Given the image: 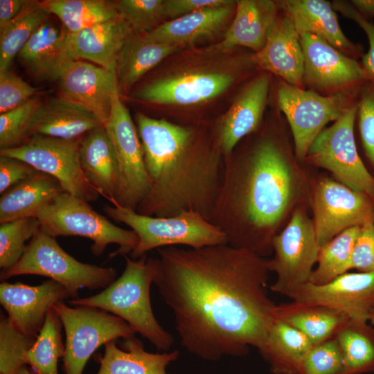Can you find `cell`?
I'll return each mask as SVG.
<instances>
[{
  "mask_svg": "<svg viewBox=\"0 0 374 374\" xmlns=\"http://www.w3.org/2000/svg\"><path fill=\"white\" fill-rule=\"evenodd\" d=\"M153 283L172 312L180 344L207 361L260 349L274 321L267 260L228 244L157 249Z\"/></svg>",
  "mask_w": 374,
  "mask_h": 374,
  "instance_id": "obj_1",
  "label": "cell"
},
{
  "mask_svg": "<svg viewBox=\"0 0 374 374\" xmlns=\"http://www.w3.org/2000/svg\"><path fill=\"white\" fill-rule=\"evenodd\" d=\"M209 221L228 244L266 258L273 240L299 207L310 209V174L296 156L283 114L263 123L224 158Z\"/></svg>",
  "mask_w": 374,
  "mask_h": 374,
  "instance_id": "obj_2",
  "label": "cell"
},
{
  "mask_svg": "<svg viewBox=\"0 0 374 374\" xmlns=\"http://www.w3.org/2000/svg\"><path fill=\"white\" fill-rule=\"evenodd\" d=\"M134 123L150 181L149 191L136 212L171 217L193 211L209 221L225 165L213 130L208 132L139 112Z\"/></svg>",
  "mask_w": 374,
  "mask_h": 374,
  "instance_id": "obj_3",
  "label": "cell"
},
{
  "mask_svg": "<svg viewBox=\"0 0 374 374\" xmlns=\"http://www.w3.org/2000/svg\"><path fill=\"white\" fill-rule=\"evenodd\" d=\"M124 257L125 266L122 274L108 287L96 295L69 299L68 303L112 313L124 320L158 350H168L174 339L159 324L152 311L150 289L153 278L147 255L138 259Z\"/></svg>",
  "mask_w": 374,
  "mask_h": 374,
  "instance_id": "obj_4",
  "label": "cell"
},
{
  "mask_svg": "<svg viewBox=\"0 0 374 374\" xmlns=\"http://www.w3.org/2000/svg\"><path fill=\"white\" fill-rule=\"evenodd\" d=\"M105 213L124 223L137 235L139 242L130 253L138 259L152 250L175 246L201 248L228 244L225 234L199 213L188 211L171 217H152L120 206L105 205Z\"/></svg>",
  "mask_w": 374,
  "mask_h": 374,
  "instance_id": "obj_5",
  "label": "cell"
},
{
  "mask_svg": "<svg viewBox=\"0 0 374 374\" xmlns=\"http://www.w3.org/2000/svg\"><path fill=\"white\" fill-rule=\"evenodd\" d=\"M41 229L52 237L80 236L90 239L91 253L100 256L111 244L118 245L112 254L131 253L139 242L136 234L114 225L105 216L96 212L89 202L65 191L35 215Z\"/></svg>",
  "mask_w": 374,
  "mask_h": 374,
  "instance_id": "obj_6",
  "label": "cell"
},
{
  "mask_svg": "<svg viewBox=\"0 0 374 374\" xmlns=\"http://www.w3.org/2000/svg\"><path fill=\"white\" fill-rule=\"evenodd\" d=\"M39 275L55 280L78 292L79 289H105L117 276L113 267L84 263L67 253L55 238L41 228L28 242L20 260L12 267L1 269V281L20 275Z\"/></svg>",
  "mask_w": 374,
  "mask_h": 374,
  "instance_id": "obj_7",
  "label": "cell"
},
{
  "mask_svg": "<svg viewBox=\"0 0 374 374\" xmlns=\"http://www.w3.org/2000/svg\"><path fill=\"white\" fill-rule=\"evenodd\" d=\"M360 87L323 96L277 78V109L287 123L296 156L301 163H303L312 143L326 125L337 120L357 101Z\"/></svg>",
  "mask_w": 374,
  "mask_h": 374,
  "instance_id": "obj_8",
  "label": "cell"
},
{
  "mask_svg": "<svg viewBox=\"0 0 374 374\" xmlns=\"http://www.w3.org/2000/svg\"><path fill=\"white\" fill-rule=\"evenodd\" d=\"M357 101L317 136L303 164L323 169L338 181L374 198V175L361 159L357 148Z\"/></svg>",
  "mask_w": 374,
  "mask_h": 374,
  "instance_id": "obj_9",
  "label": "cell"
},
{
  "mask_svg": "<svg viewBox=\"0 0 374 374\" xmlns=\"http://www.w3.org/2000/svg\"><path fill=\"white\" fill-rule=\"evenodd\" d=\"M60 317L65 333L64 374H82L93 353L107 342L134 337L135 332L120 317L84 305L74 308L63 301L52 308Z\"/></svg>",
  "mask_w": 374,
  "mask_h": 374,
  "instance_id": "obj_10",
  "label": "cell"
},
{
  "mask_svg": "<svg viewBox=\"0 0 374 374\" xmlns=\"http://www.w3.org/2000/svg\"><path fill=\"white\" fill-rule=\"evenodd\" d=\"M310 211L321 247L348 229L374 222V198L330 174H310Z\"/></svg>",
  "mask_w": 374,
  "mask_h": 374,
  "instance_id": "obj_11",
  "label": "cell"
},
{
  "mask_svg": "<svg viewBox=\"0 0 374 374\" xmlns=\"http://www.w3.org/2000/svg\"><path fill=\"white\" fill-rule=\"evenodd\" d=\"M310 210L298 208L273 240V258L267 260L269 271L276 275L272 292L289 297L309 282L320 249Z\"/></svg>",
  "mask_w": 374,
  "mask_h": 374,
  "instance_id": "obj_12",
  "label": "cell"
},
{
  "mask_svg": "<svg viewBox=\"0 0 374 374\" xmlns=\"http://www.w3.org/2000/svg\"><path fill=\"white\" fill-rule=\"evenodd\" d=\"M82 138L67 140L34 135L17 147L0 149V155L26 162L37 171L56 179L65 192L88 202H93L100 195L88 182L81 168Z\"/></svg>",
  "mask_w": 374,
  "mask_h": 374,
  "instance_id": "obj_13",
  "label": "cell"
},
{
  "mask_svg": "<svg viewBox=\"0 0 374 374\" xmlns=\"http://www.w3.org/2000/svg\"><path fill=\"white\" fill-rule=\"evenodd\" d=\"M104 126L118 162L117 206L136 210L147 195L150 181L136 124L120 99L119 89L114 93L111 114Z\"/></svg>",
  "mask_w": 374,
  "mask_h": 374,
  "instance_id": "obj_14",
  "label": "cell"
},
{
  "mask_svg": "<svg viewBox=\"0 0 374 374\" xmlns=\"http://www.w3.org/2000/svg\"><path fill=\"white\" fill-rule=\"evenodd\" d=\"M304 56L305 89L330 96L357 88L367 80L357 60L310 33H299Z\"/></svg>",
  "mask_w": 374,
  "mask_h": 374,
  "instance_id": "obj_15",
  "label": "cell"
},
{
  "mask_svg": "<svg viewBox=\"0 0 374 374\" xmlns=\"http://www.w3.org/2000/svg\"><path fill=\"white\" fill-rule=\"evenodd\" d=\"M78 293L52 279L35 286L2 281L0 303L15 328L22 334L36 339L53 306L64 300L78 298Z\"/></svg>",
  "mask_w": 374,
  "mask_h": 374,
  "instance_id": "obj_16",
  "label": "cell"
},
{
  "mask_svg": "<svg viewBox=\"0 0 374 374\" xmlns=\"http://www.w3.org/2000/svg\"><path fill=\"white\" fill-rule=\"evenodd\" d=\"M289 297L328 306L351 319L367 322L374 312V273L346 272L321 285L307 283Z\"/></svg>",
  "mask_w": 374,
  "mask_h": 374,
  "instance_id": "obj_17",
  "label": "cell"
},
{
  "mask_svg": "<svg viewBox=\"0 0 374 374\" xmlns=\"http://www.w3.org/2000/svg\"><path fill=\"white\" fill-rule=\"evenodd\" d=\"M231 73L198 71L163 77L146 84L133 94L137 100L159 104L188 105L220 95L234 82Z\"/></svg>",
  "mask_w": 374,
  "mask_h": 374,
  "instance_id": "obj_18",
  "label": "cell"
},
{
  "mask_svg": "<svg viewBox=\"0 0 374 374\" xmlns=\"http://www.w3.org/2000/svg\"><path fill=\"white\" fill-rule=\"evenodd\" d=\"M272 76L271 73L262 71L252 78L212 128L224 157L263 123Z\"/></svg>",
  "mask_w": 374,
  "mask_h": 374,
  "instance_id": "obj_19",
  "label": "cell"
},
{
  "mask_svg": "<svg viewBox=\"0 0 374 374\" xmlns=\"http://www.w3.org/2000/svg\"><path fill=\"white\" fill-rule=\"evenodd\" d=\"M60 96L88 109L103 124L112 112L117 75L100 66L78 60L59 80Z\"/></svg>",
  "mask_w": 374,
  "mask_h": 374,
  "instance_id": "obj_20",
  "label": "cell"
},
{
  "mask_svg": "<svg viewBox=\"0 0 374 374\" xmlns=\"http://www.w3.org/2000/svg\"><path fill=\"white\" fill-rule=\"evenodd\" d=\"M254 65L284 82L305 89L304 56L299 33L280 9L264 47L251 55Z\"/></svg>",
  "mask_w": 374,
  "mask_h": 374,
  "instance_id": "obj_21",
  "label": "cell"
},
{
  "mask_svg": "<svg viewBox=\"0 0 374 374\" xmlns=\"http://www.w3.org/2000/svg\"><path fill=\"white\" fill-rule=\"evenodd\" d=\"M29 75L39 81L61 78L75 61L69 42V33L47 21L32 35L18 54Z\"/></svg>",
  "mask_w": 374,
  "mask_h": 374,
  "instance_id": "obj_22",
  "label": "cell"
},
{
  "mask_svg": "<svg viewBox=\"0 0 374 374\" xmlns=\"http://www.w3.org/2000/svg\"><path fill=\"white\" fill-rule=\"evenodd\" d=\"M280 9L292 21L299 33H310L322 38L344 55L358 60L363 47L343 33L332 3L325 0H280Z\"/></svg>",
  "mask_w": 374,
  "mask_h": 374,
  "instance_id": "obj_23",
  "label": "cell"
},
{
  "mask_svg": "<svg viewBox=\"0 0 374 374\" xmlns=\"http://www.w3.org/2000/svg\"><path fill=\"white\" fill-rule=\"evenodd\" d=\"M134 35L126 21L118 16L76 33H69V42L76 60H88L116 73L118 56Z\"/></svg>",
  "mask_w": 374,
  "mask_h": 374,
  "instance_id": "obj_24",
  "label": "cell"
},
{
  "mask_svg": "<svg viewBox=\"0 0 374 374\" xmlns=\"http://www.w3.org/2000/svg\"><path fill=\"white\" fill-rule=\"evenodd\" d=\"M279 12L278 1H236L233 21L216 48L224 51L243 46L254 53L260 51L266 44Z\"/></svg>",
  "mask_w": 374,
  "mask_h": 374,
  "instance_id": "obj_25",
  "label": "cell"
},
{
  "mask_svg": "<svg viewBox=\"0 0 374 374\" xmlns=\"http://www.w3.org/2000/svg\"><path fill=\"white\" fill-rule=\"evenodd\" d=\"M80 162L88 182L113 206H117L118 168L115 150L104 125L81 139Z\"/></svg>",
  "mask_w": 374,
  "mask_h": 374,
  "instance_id": "obj_26",
  "label": "cell"
},
{
  "mask_svg": "<svg viewBox=\"0 0 374 374\" xmlns=\"http://www.w3.org/2000/svg\"><path fill=\"white\" fill-rule=\"evenodd\" d=\"M101 125V121L88 109L60 96L43 104L31 126L30 137L41 135L78 139Z\"/></svg>",
  "mask_w": 374,
  "mask_h": 374,
  "instance_id": "obj_27",
  "label": "cell"
},
{
  "mask_svg": "<svg viewBox=\"0 0 374 374\" xmlns=\"http://www.w3.org/2000/svg\"><path fill=\"white\" fill-rule=\"evenodd\" d=\"M235 6L208 8L170 19L141 36L149 42L182 47L215 34L233 14Z\"/></svg>",
  "mask_w": 374,
  "mask_h": 374,
  "instance_id": "obj_28",
  "label": "cell"
},
{
  "mask_svg": "<svg viewBox=\"0 0 374 374\" xmlns=\"http://www.w3.org/2000/svg\"><path fill=\"white\" fill-rule=\"evenodd\" d=\"M177 350L153 353L144 349L135 336L123 339L122 348L116 340L105 345L97 374H166V368L179 357Z\"/></svg>",
  "mask_w": 374,
  "mask_h": 374,
  "instance_id": "obj_29",
  "label": "cell"
},
{
  "mask_svg": "<svg viewBox=\"0 0 374 374\" xmlns=\"http://www.w3.org/2000/svg\"><path fill=\"white\" fill-rule=\"evenodd\" d=\"M53 177L38 171L8 189L0 197V224L37 213L64 192Z\"/></svg>",
  "mask_w": 374,
  "mask_h": 374,
  "instance_id": "obj_30",
  "label": "cell"
},
{
  "mask_svg": "<svg viewBox=\"0 0 374 374\" xmlns=\"http://www.w3.org/2000/svg\"><path fill=\"white\" fill-rule=\"evenodd\" d=\"M274 317L301 332L313 345L335 337L350 319L330 307L294 301L276 305Z\"/></svg>",
  "mask_w": 374,
  "mask_h": 374,
  "instance_id": "obj_31",
  "label": "cell"
},
{
  "mask_svg": "<svg viewBox=\"0 0 374 374\" xmlns=\"http://www.w3.org/2000/svg\"><path fill=\"white\" fill-rule=\"evenodd\" d=\"M313 344L301 332L277 318L267 338L258 349L273 374H299Z\"/></svg>",
  "mask_w": 374,
  "mask_h": 374,
  "instance_id": "obj_32",
  "label": "cell"
},
{
  "mask_svg": "<svg viewBox=\"0 0 374 374\" xmlns=\"http://www.w3.org/2000/svg\"><path fill=\"white\" fill-rule=\"evenodd\" d=\"M180 47L144 39L135 34L123 46L117 60L118 85L130 89L145 73Z\"/></svg>",
  "mask_w": 374,
  "mask_h": 374,
  "instance_id": "obj_33",
  "label": "cell"
},
{
  "mask_svg": "<svg viewBox=\"0 0 374 374\" xmlns=\"http://www.w3.org/2000/svg\"><path fill=\"white\" fill-rule=\"evenodd\" d=\"M50 13L42 1H26L19 15L0 31V71L8 70L13 59Z\"/></svg>",
  "mask_w": 374,
  "mask_h": 374,
  "instance_id": "obj_34",
  "label": "cell"
},
{
  "mask_svg": "<svg viewBox=\"0 0 374 374\" xmlns=\"http://www.w3.org/2000/svg\"><path fill=\"white\" fill-rule=\"evenodd\" d=\"M42 3L50 14L60 19L71 34L119 16L110 1L45 0Z\"/></svg>",
  "mask_w": 374,
  "mask_h": 374,
  "instance_id": "obj_35",
  "label": "cell"
},
{
  "mask_svg": "<svg viewBox=\"0 0 374 374\" xmlns=\"http://www.w3.org/2000/svg\"><path fill=\"white\" fill-rule=\"evenodd\" d=\"M335 338L344 355L348 374L374 373V328L350 319Z\"/></svg>",
  "mask_w": 374,
  "mask_h": 374,
  "instance_id": "obj_36",
  "label": "cell"
},
{
  "mask_svg": "<svg viewBox=\"0 0 374 374\" xmlns=\"http://www.w3.org/2000/svg\"><path fill=\"white\" fill-rule=\"evenodd\" d=\"M359 228L348 229L320 247L317 267L308 283L324 285L353 269V251Z\"/></svg>",
  "mask_w": 374,
  "mask_h": 374,
  "instance_id": "obj_37",
  "label": "cell"
},
{
  "mask_svg": "<svg viewBox=\"0 0 374 374\" xmlns=\"http://www.w3.org/2000/svg\"><path fill=\"white\" fill-rule=\"evenodd\" d=\"M62 321L51 308L35 341L26 354V361L33 374H59L57 364L64 355Z\"/></svg>",
  "mask_w": 374,
  "mask_h": 374,
  "instance_id": "obj_38",
  "label": "cell"
},
{
  "mask_svg": "<svg viewBox=\"0 0 374 374\" xmlns=\"http://www.w3.org/2000/svg\"><path fill=\"white\" fill-rule=\"evenodd\" d=\"M41 227L37 217H24L0 224V267L14 266L22 257L26 247Z\"/></svg>",
  "mask_w": 374,
  "mask_h": 374,
  "instance_id": "obj_39",
  "label": "cell"
},
{
  "mask_svg": "<svg viewBox=\"0 0 374 374\" xmlns=\"http://www.w3.org/2000/svg\"><path fill=\"white\" fill-rule=\"evenodd\" d=\"M36 339L18 331L7 317L0 318V374H33L26 354Z\"/></svg>",
  "mask_w": 374,
  "mask_h": 374,
  "instance_id": "obj_40",
  "label": "cell"
},
{
  "mask_svg": "<svg viewBox=\"0 0 374 374\" xmlns=\"http://www.w3.org/2000/svg\"><path fill=\"white\" fill-rule=\"evenodd\" d=\"M43 104L39 98L33 97L0 114V149L17 147L29 139L31 126Z\"/></svg>",
  "mask_w": 374,
  "mask_h": 374,
  "instance_id": "obj_41",
  "label": "cell"
},
{
  "mask_svg": "<svg viewBox=\"0 0 374 374\" xmlns=\"http://www.w3.org/2000/svg\"><path fill=\"white\" fill-rule=\"evenodd\" d=\"M112 3L134 33L150 31L166 18L165 0H118Z\"/></svg>",
  "mask_w": 374,
  "mask_h": 374,
  "instance_id": "obj_42",
  "label": "cell"
},
{
  "mask_svg": "<svg viewBox=\"0 0 374 374\" xmlns=\"http://www.w3.org/2000/svg\"><path fill=\"white\" fill-rule=\"evenodd\" d=\"M299 374H348L337 339L333 337L313 345L303 362Z\"/></svg>",
  "mask_w": 374,
  "mask_h": 374,
  "instance_id": "obj_43",
  "label": "cell"
},
{
  "mask_svg": "<svg viewBox=\"0 0 374 374\" xmlns=\"http://www.w3.org/2000/svg\"><path fill=\"white\" fill-rule=\"evenodd\" d=\"M356 121L364 154L374 172V80H366L359 88Z\"/></svg>",
  "mask_w": 374,
  "mask_h": 374,
  "instance_id": "obj_44",
  "label": "cell"
},
{
  "mask_svg": "<svg viewBox=\"0 0 374 374\" xmlns=\"http://www.w3.org/2000/svg\"><path fill=\"white\" fill-rule=\"evenodd\" d=\"M37 92V88L28 84L11 71H0V113L3 114L27 102Z\"/></svg>",
  "mask_w": 374,
  "mask_h": 374,
  "instance_id": "obj_45",
  "label": "cell"
},
{
  "mask_svg": "<svg viewBox=\"0 0 374 374\" xmlns=\"http://www.w3.org/2000/svg\"><path fill=\"white\" fill-rule=\"evenodd\" d=\"M332 6L335 11L345 17L356 22L366 33L368 40V50L362 57L361 64L368 79L374 80V23L362 17L350 1H332Z\"/></svg>",
  "mask_w": 374,
  "mask_h": 374,
  "instance_id": "obj_46",
  "label": "cell"
},
{
  "mask_svg": "<svg viewBox=\"0 0 374 374\" xmlns=\"http://www.w3.org/2000/svg\"><path fill=\"white\" fill-rule=\"evenodd\" d=\"M352 268L362 273H374V222L360 226L355 240Z\"/></svg>",
  "mask_w": 374,
  "mask_h": 374,
  "instance_id": "obj_47",
  "label": "cell"
},
{
  "mask_svg": "<svg viewBox=\"0 0 374 374\" xmlns=\"http://www.w3.org/2000/svg\"><path fill=\"white\" fill-rule=\"evenodd\" d=\"M37 172L32 166L20 159L0 155V194Z\"/></svg>",
  "mask_w": 374,
  "mask_h": 374,
  "instance_id": "obj_48",
  "label": "cell"
},
{
  "mask_svg": "<svg viewBox=\"0 0 374 374\" xmlns=\"http://www.w3.org/2000/svg\"><path fill=\"white\" fill-rule=\"evenodd\" d=\"M230 0H165V16L174 19L199 10L235 4Z\"/></svg>",
  "mask_w": 374,
  "mask_h": 374,
  "instance_id": "obj_49",
  "label": "cell"
},
{
  "mask_svg": "<svg viewBox=\"0 0 374 374\" xmlns=\"http://www.w3.org/2000/svg\"><path fill=\"white\" fill-rule=\"evenodd\" d=\"M26 0H0V31L21 12Z\"/></svg>",
  "mask_w": 374,
  "mask_h": 374,
  "instance_id": "obj_50",
  "label": "cell"
},
{
  "mask_svg": "<svg viewBox=\"0 0 374 374\" xmlns=\"http://www.w3.org/2000/svg\"><path fill=\"white\" fill-rule=\"evenodd\" d=\"M359 15L368 21L374 19V0L349 1Z\"/></svg>",
  "mask_w": 374,
  "mask_h": 374,
  "instance_id": "obj_51",
  "label": "cell"
},
{
  "mask_svg": "<svg viewBox=\"0 0 374 374\" xmlns=\"http://www.w3.org/2000/svg\"><path fill=\"white\" fill-rule=\"evenodd\" d=\"M368 321L371 322V323L374 326V312H373L369 317Z\"/></svg>",
  "mask_w": 374,
  "mask_h": 374,
  "instance_id": "obj_52",
  "label": "cell"
}]
</instances>
